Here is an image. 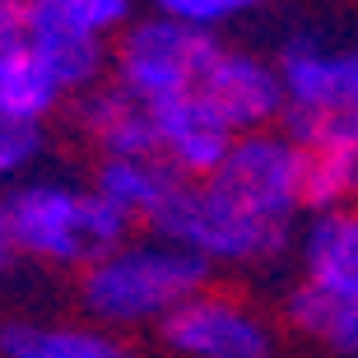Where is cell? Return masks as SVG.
<instances>
[{"instance_id":"1","label":"cell","mask_w":358,"mask_h":358,"mask_svg":"<svg viewBox=\"0 0 358 358\" xmlns=\"http://www.w3.org/2000/svg\"><path fill=\"white\" fill-rule=\"evenodd\" d=\"M0 238L14 256L89 270L131 242V219L98 191L70 182H14L0 191Z\"/></svg>"},{"instance_id":"2","label":"cell","mask_w":358,"mask_h":358,"mask_svg":"<svg viewBox=\"0 0 358 358\" xmlns=\"http://www.w3.org/2000/svg\"><path fill=\"white\" fill-rule=\"evenodd\" d=\"M210 289V261L182 252L173 242H126L80 279V303L103 331L163 326L182 303Z\"/></svg>"},{"instance_id":"3","label":"cell","mask_w":358,"mask_h":358,"mask_svg":"<svg viewBox=\"0 0 358 358\" xmlns=\"http://www.w3.org/2000/svg\"><path fill=\"white\" fill-rule=\"evenodd\" d=\"M154 238L173 242L182 252L210 261V266H252V261H275L289 247V228L266 224L247 214L242 205L214 191L210 182H182L163 200L154 219Z\"/></svg>"},{"instance_id":"4","label":"cell","mask_w":358,"mask_h":358,"mask_svg":"<svg viewBox=\"0 0 358 358\" xmlns=\"http://www.w3.org/2000/svg\"><path fill=\"white\" fill-rule=\"evenodd\" d=\"M219 56H224V47L214 42V33L154 14V19H135L121 33L112 66H117L121 93H131L145 107H163L182 93H196Z\"/></svg>"},{"instance_id":"5","label":"cell","mask_w":358,"mask_h":358,"mask_svg":"<svg viewBox=\"0 0 358 358\" xmlns=\"http://www.w3.org/2000/svg\"><path fill=\"white\" fill-rule=\"evenodd\" d=\"M303 168L307 159L293 140L252 131L233 140V149L219 163V173L210 177V186L224 191L233 205H242L256 219L289 228L293 214L303 210Z\"/></svg>"},{"instance_id":"6","label":"cell","mask_w":358,"mask_h":358,"mask_svg":"<svg viewBox=\"0 0 358 358\" xmlns=\"http://www.w3.org/2000/svg\"><path fill=\"white\" fill-rule=\"evenodd\" d=\"M163 345L182 358H270L275 335L252 303L233 293H196L159 326Z\"/></svg>"},{"instance_id":"7","label":"cell","mask_w":358,"mask_h":358,"mask_svg":"<svg viewBox=\"0 0 358 358\" xmlns=\"http://www.w3.org/2000/svg\"><path fill=\"white\" fill-rule=\"evenodd\" d=\"M284 107H303L321 117H354L358 112V47L326 52L317 38H293L279 52Z\"/></svg>"},{"instance_id":"8","label":"cell","mask_w":358,"mask_h":358,"mask_svg":"<svg viewBox=\"0 0 358 358\" xmlns=\"http://www.w3.org/2000/svg\"><path fill=\"white\" fill-rule=\"evenodd\" d=\"M154 126H159V159L182 182H210L238 140L200 89L154 107Z\"/></svg>"},{"instance_id":"9","label":"cell","mask_w":358,"mask_h":358,"mask_svg":"<svg viewBox=\"0 0 358 358\" xmlns=\"http://www.w3.org/2000/svg\"><path fill=\"white\" fill-rule=\"evenodd\" d=\"M200 93L210 98V107L228 121V131H247L266 126L284 112V84H279V70H270L266 61H256L247 52H224L214 61V70L205 75Z\"/></svg>"},{"instance_id":"10","label":"cell","mask_w":358,"mask_h":358,"mask_svg":"<svg viewBox=\"0 0 358 358\" xmlns=\"http://www.w3.org/2000/svg\"><path fill=\"white\" fill-rule=\"evenodd\" d=\"M80 126L98 135L107 159H159V126L154 107L135 103L131 93L112 89H89L80 98Z\"/></svg>"},{"instance_id":"11","label":"cell","mask_w":358,"mask_h":358,"mask_svg":"<svg viewBox=\"0 0 358 358\" xmlns=\"http://www.w3.org/2000/svg\"><path fill=\"white\" fill-rule=\"evenodd\" d=\"M303 270L307 284L358 303V205L312 214V224L303 233Z\"/></svg>"},{"instance_id":"12","label":"cell","mask_w":358,"mask_h":358,"mask_svg":"<svg viewBox=\"0 0 358 358\" xmlns=\"http://www.w3.org/2000/svg\"><path fill=\"white\" fill-rule=\"evenodd\" d=\"M303 205L317 214L349 210V200H358V131L354 117H340L331 131L321 135L312 149H303Z\"/></svg>"},{"instance_id":"13","label":"cell","mask_w":358,"mask_h":358,"mask_svg":"<svg viewBox=\"0 0 358 358\" xmlns=\"http://www.w3.org/2000/svg\"><path fill=\"white\" fill-rule=\"evenodd\" d=\"M0 358H135L103 326H52V321H5Z\"/></svg>"},{"instance_id":"14","label":"cell","mask_w":358,"mask_h":358,"mask_svg":"<svg viewBox=\"0 0 358 358\" xmlns=\"http://www.w3.org/2000/svg\"><path fill=\"white\" fill-rule=\"evenodd\" d=\"M182 177L168 168L163 159H103L98 163V173H93V191L107 200V205H117L126 219H154L163 200L173 196Z\"/></svg>"},{"instance_id":"15","label":"cell","mask_w":358,"mask_h":358,"mask_svg":"<svg viewBox=\"0 0 358 358\" xmlns=\"http://www.w3.org/2000/svg\"><path fill=\"white\" fill-rule=\"evenodd\" d=\"M28 52L56 75V84L66 93H89L98 89L107 70V42L89 38V33H70V28H47L28 24Z\"/></svg>"},{"instance_id":"16","label":"cell","mask_w":358,"mask_h":358,"mask_svg":"<svg viewBox=\"0 0 358 358\" xmlns=\"http://www.w3.org/2000/svg\"><path fill=\"white\" fill-rule=\"evenodd\" d=\"M284 317H289L293 331H303L307 340H321L335 354L358 358V303L354 298H340L331 289H317V284H298L284 303Z\"/></svg>"},{"instance_id":"17","label":"cell","mask_w":358,"mask_h":358,"mask_svg":"<svg viewBox=\"0 0 358 358\" xmlns=\"http://www.w3.org/2000/svg\"><path fill=\"white\" fill-rule=\"evenodd\" d=\"M61 98H66V89L56 84V75L42 66L28 47L0 61V112H5V117L42 126V121L61 107Z\"/></svg>"},{"instance_id":"18","label":"cell","mask_w":358,"mask_h":358,"mask_svg":"<svg viewBox=\"0 0 358 358\" xmlns=\"http://www.w3.org/2000/svg\"><path fill=\"white\" fill-rule=\"evenodd\" d=\"M24 10L28 24L70 28V33H89L103 42L107 33L131 28V0H24Z\"/></svg>"},{"instance_id":"19","label":"cell","mask_w":358,"mask_h":358,"mask_svg":"<svg viewBox=\"0 0 358 358\" xmlns=\"http://www.w3.org/2000/svg\"><path fill=\"white\" fill-rule=\"evenodd\" d=\"M42 149H47V135L42 126L33 121H14L0 112V182H19V177L42 159Z\"/></svg>"},{"instance_id":"20","label":"cell","mask_w":358,"mask_h":358,"mask_svg":"<svg viewBox=\"0 0 358 358\" xmlns=\"http://www.w3.org/2000/svg\"><path fill=\"white\" fill-rule=\"evenodd\" d=\"M163 19H177L186 28H205L210 33L214 24H224L228 14H242V10H256L266 0H154Z\"/></svg>"},{"instance_id":"21","label":"cell","mask_w":358,"mask_h":358,"mask_svg":"<svg viewBox=\"0 0 358 358\" xmlns=\"http://www.w3.org/2000/svg\"><path fill=\"white\" fill-rule=\"evenodd\" d=\"M28 47V10L24 0H0V61Z\"/></svg>"},{"instance_id":"22","label":"cell","mask_w":358,"mask_h":358,"mask_svg":"<svg viewBox=\"0 0 358 358\" xmlns=\"http://www.w3.org/2000/svg\"><path fill=\"white\" fill-rule=\"evenodd\" d=\"M14 261H19V256H14V252H10V242L0 238V279L10 275V266H14Z\"/></svg>"},{"instance_id":"23","label":"cell","mask_w":358,"mask_h":358,"mask_svg":"<svg viewBox=\"0 0 358 358\" xmlns=\"http://www.w3.org/2000/svg\"><path fill=\"white\" fill-rule=\"evenodd\" d=\"M354 131H358V112H354Z\"/></svg>"}]
</instances>
